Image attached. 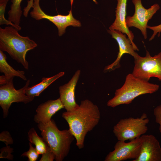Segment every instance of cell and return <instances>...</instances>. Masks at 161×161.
<instances>
[{
    "mask_svg": "<svg viewBox=\"0 0 161 161\" xmlns=\"http://www.w3.org/2000/svg\"><path fill=\"white\" fill-rule=\"evenodd\" d=\"M159 87L158 84L141 80L129 73L126 76L123 86L116 90L114 96L107 102V106L114 108L120 105L129 104L140 95L156 92Z\"/></svg>",
    "mask_w": 161,
    "mask_h": 161,
    "instance_id": "4",
    "label": "cell"
},
{
    "mask_svg": "<svg viewBox=\"0 0 161 161\" xmlns=\"http://www.w3.org/2000/svg\"><path fill=\"white\" fill-rule=\"evenodd\" d=\"M132 2L134 6V13L133 16L126 17V25L128 28L134 27L139 29L144 39H146L148 23L160 9V6L155 3L147 9L143 5L141 0H132Z\"/></svg>",
    "mask_w": 161,
    "mask_h": 161,
    "instance_id": "8",
    "label": "cell"
},
{
    "mask_svg": "<svg viewBox=\"0 0 161 161\" xmlns=\"http://www.w3.org/2000/svg\"><path fill=\"white\" fill-rule=\"evenodd\" d=\"M64 72H60L50 77H43L41 81L38 83L28 87L25 90L26 94L30 97L34 98L38 96L40 94L50 85L64 74Z\"/></svg>",
    "mask_w": 161,
    "mask_h": 161,
    "instance_id": "16",
    "label": "cell"
},
{
    "mask_svg": "<svg viewBox=\"0 0 161 161\" xmlns=\"http://www.w3.org/2000/svg\"><path fill=\"white\" fill-rule=\"evenodd\" d=\"M155 122L159 125V130L161 134V104L155 107L154 110Z\"/></svg>",
    "mask_w": 161,
    "mask_h": 161,
    "instance_id": "23",
    "label": "cell"
},
{
    "mask_svg": "<svg viewBox=\"0 0 161 161\" xmlns=\"http://www.w3.org/2000/svg\"><path fill=\"white\" fill-rule=\"evenodd\" d=\"M80 74V70H77L67 83L59 87V98L66 111H73L79 106L75 101V91Z\"/></svg>",
    "mask_w": 161,
    "mask_h": 161,
    "instance_id": "13",
    "label": "cell"
},
{
    "mask_svg": "<svg viewBox=\"0 0 161 161\" xmlns=\"http://www.w3.org/2000/svg\"><path fill=\"white\" fill-rule=\"evenodd\" d=\"M23 0H12L10 9L8 12V19L15 24L19 26L22 13L21 4Z\"/></svg>",
    "mask_w": 161,
    "mask_h": 161,
    "instance_id": "19",
    "label": "cell"
},
{
    "mask_svg": "<svg viewBox=\"0 0 161 161\" xmlns=\"http://www.w3.org/2000/svg\"><path fill=\"white\" fill-rule=\"evenodd\" d=\"M30 143H29V150L24 153L21 156L27 157L29 161H35L38 159L39 154L36 150L35 148Z\"/></svg>",
    "mask_w": 161,
    "mask_h": 161,
    "instance_id": "21",
    "label": "cell"
},
{
    "mask_svg": "<svg viewBox=\"0 0 161 161\" xmlns=\"http://www.w3.org/2000/svg\"><path fill=\"white\" fill-rule=\"evenodd\" d=\"M7 57L3 51L0 50V72L4 74V76L7 80L15 76L20 78L24 80H27L23 71L16 70L11 66L7 62Z\"/></svg>",
    "mask_w": 161,
    "mask_h": 161,
    "instance_id": "17",
    "label": "cell"
},
{
    "mask_svg": "<svg viewBox=\"0 0 161 161\" xmlns=\"http://www.w3.org/2000/svg\"><path fill=\"white\" fill-rule=\"evenodd\" d=\"M13 78L0 87V106L3 110L4 118L7 116L9 109L13 103L22 102L26 104L31 102L34 98L25 94V90L30 84L29 80L27 81L24 87L16 90L14 86Z\"/></svg>",
    "mask_w": 161,
    "mask_h": 161,
    "instance_id": "7",
    "label": "cell"
},
{
    "mask_svg": "<svg viewBox=\"0 0 161 161\" xmlns=\"http://www.w3.org/2000/svg\"><path fill=\"white\" fill-rule=\"evenodd\" d=\"M40 0H34L32 8V10L30 14L31 17L37 20L46 19L54 24L57 27L58 34L60 36L66 32V27L69 26L79 27L81 26L80 22L75 19L72 13L71 4V9L67 15L58 14L52 16L46 14L41 9L39 5Z\"/></svg>",
    "mask_w": 161,
    "mask_h": 161,
    "instance_id": "9",
    "label": "cell"
},
{
    "mask_svg": "<svg viewBox=\"0 0 161 161\" xmlns=\"http://www.w3.org/2000/svg\"><path fill=\"white\" fill-rule=\"evenodd\" d=\"M27 136L28 140L30 143L35 145V148L39 154H42L46 151L47 145L43 138L38 135L34 128L29 130Z\"/></svg>",
    "mask_w": 161,
    "mask_h": 161,
    "instance_id": "18",
    "label": "cell"
},
{
    "mask_svg": "<svg viewBox=\"0 0 161 161\" xmlns=\"http://www.w3.org/2000/svg\"><path fill=\"white\" fill-rule=\"evenodd\" d=\"M70 2L71 3H73V0H70Z\"/></svg>",
    "mask_w": 161,
    "mask_h": 161,
    "instance_id": "27",
    "label": "cell"
},
{
    "mask_svg": "<svg viewBox=\"0 0 161 161\" xmlns=\"http://www.w3.org/2000/svg\"><path fill=\"white\" fill-rule=\"evenodd\" d=\"M18 31L12 26L0 28V50L7 52L27 70L29 64L26 59L27 53L34 49L37 44L28 37L21 35Z\"/></svg>",
    "mask_w": 161,
    "mask_h": 161,
    "instance_id": "2",
    "label": "cell"
},
{
    "mask_svg": "<svg viewBox=\"0 0 161 161\" xmlns=\"http://www.w3.org/2000/svg\"><path fill=\"white\" fill-rule=\"evenodd\" d=\"M147 28L153 31V33L149 39V41L153 40L157 33L158 36L159 37L160 36L161 32V23L158 25L153 26L148 25Z\"/></svg>",
    "mask_w": 161,
    "mask_h": 161,
    "instance_id": "25",
    "label": "cell"
},
{
    "mask_svg": "<svg viewBox=\"0 0 161 161\" xmlns=\"http://www.w3.org/2000/svg\"><path fill=\"white\" fill-rule=\"evenodd\" d=\"M134 58V66L132 74L141 80L148 82L152 77L161 81V52L152 56L146 51L145 57L138 54Z\"/></svg>",
    "mask_w": 161,
    "mask_h": 161,
    "instance_id": "6",
    "label": "cell"
},
{
    "mask_svg": "<svg viewBox=\"0 0 161 161\" xmlns=\"http://www.w3.org/2000/svg\"><path fill=\"white\" fill-rule=\"evenodd\" d=\"M42 137L51 149L56 161H62L68 155L75 137L69 129L60 130L54 121L37 125Z\"/></svg>",
    "mask_w": 161,
    "mask_h": 161,
    "instance_id": "3",
    "label": "cell"
},
{
    "mask_svg": "<svg viewBox=\"0 0 161 161\" xmlns=\"http://www.w3.org/2000/svg\"><path fill=\"white\" fill-rule=\"evenodd\" d=\"M127 1V0H117L115 10V19L109 29L111 30H119L125 34L133 42L134 34L129 30L126 24Z\"/></svg>",
    "mask_w": 161,
    "mask_h": 161,
    "instance_id": "15",
    "label": "cell"
},
{
    "mask_svg": "<svg viewBox=\"0 0 161 161\" xmlns=\"http://www.w3.org/2000/svg\"><path fill=\"white\" fill-rule=\"evenodd\" d=\"M62 117L66 121L76 140L79 149L83 148L85 137L98 123L100 117L98 106L91 101L86 99L81 101L75 110L63 112Z\"/></svg>",
    "mask_w": 161,
    "mask_h": 161,
    "instance_id": "1",
    "label": "cell"
},
{
    "mask_svg": "<svg viewBox=\"0 0 161 161\" xmlns=\"http://www.w3.org/2000/svg\"><path fill=\"white\" fill-rule=\"evenodd\" d=\"M63 108L64 107L60 98L55 100H48L38 107L34 120L38 123H48L51 120L54 114Z\"/></svg>",
    "mask_w": 161,
    "mask_h": 161,
    "instance_id": "14",
    "label": "cell"
},
{
    "mask_svg": "<svg viewBox=\"0 0 161 161\" xmlns=\"http://www.w3.org/2000/svg\"><path fill=\"white\" fill-rule=\"evenodd\" d=\"M0 140L4 142L7 146L13 143V139L9 132L7 131H3L0 134Z\"/></svg>",
    "mask_w": 161,
    "mask_h": 161,
    "instance_id": "24",
    "label": "cell"
},
{
    "mask_svg": "<svg viewBox=\"0 0 161 161\" xmlns=\"http://www.w3.org/2000/svg\"><path fill=\"white\" fill-rule=\"evenodd\" d=\"M55 155L48 145L46 151L43 154L40 161H53L55 159Z\"/></svg>",
    "mask_w": 161,
    "mask_h": 161,
    "instance_id": "22",
    "label": "cell"
},
{
    "mask_svg": "<svg viewBox=\"0 0 161 161\" xmlns=\"http://www.w3.org/2000/svg\"><path fill=\"white\" fill-rule=\"evenodd\" d=\"M149 122V119L145 113L140 117H130L121 119L114 126L113 132L118 140L131 141L140 137L146 132Z\"/></svg>",
    "mask_w": 161,
    "mask_h": 161,
    "instance_id": "5",
    "label": "cell"
},
{
    "mask_svg": "<svg viewBox=\"0 0 161 161\" xmlns=\"http://www.w3.org/2000/svg\"><path fill=\"white\" fill-rule=\"evenodd\" d=\"M9 0H0V25L6 24L7 25H10L19 31L21 29L20 26L16 25L10 21L6 20L4 17L5 10Z\"/></svg>",
    "mask_w": 161,
    "mask_h": 161,
    "instance_id": "20",
    "label": "cell"
},
{
    "mask_svg": "<svg viewBox=\"0 0 161 161\" xmlns=\"http://www.w3.org/2000/svg\"><path fill=\"white\" fill-rule=\"evenodd\" d=\"M34 0H30L27 1V5L24 9L23 14L25 16H28L30 9L32 8Z\"/></svg>",
    "mask_w": 161,
    "mask_h": 161,
    "instance_id": "26",
    "label": "cell"
},
{
    "mask_svg": "<svg viewBox=\"0 0 161 161\" xmlns=\"http://www.w3.org/2000/svg\"><path fill=\"white\" fill-rule=\"evenodd\" d=\"M108 32L112 37L117 41L119 46V52L116 59L112 64L105 67L104 72H111L119 68L120 61L122 56L125 54H129L135 58L138 54L135 51H139L136 44L130 39L126 37V34L117 30H109Z\"/></svg>",
    "mask_w": 161,
    "mask_h": 161,
    "instance_id": "11",
    "label": "cell"
},
{
    "mask_svg": "<svg viewBox=\"0 0 161 161\" xmlns=\"http://www.w3.org/2000/svg\"><path fill=\"white\" fill-rule=\"evenodd\" d=\"M141 145L138 157L132 161H161V147L153 135H143L140 137Z\"/></svg>",
    "mask_w": 161,
    "mask_h": 161,
    "instance_id": "12",
    "label": "cell"
},
{
    "mask_svg": "<svg viewBox=\"0 0 161 161\" xmlns=\"http://www.w3.org/2000/svg\"><path fill=\"white\" fill-rule=\"evenodd\" d=\"M141 141L140 137L128 143L118 140L114 146V150L106 157L105 161H122L128 159H136L140 150Z\"/></svg>",
    "mask_w": 161,
    "mask_h": 161,
    "instance_id": "10",
    "label": "cell"
}]
</instances>
